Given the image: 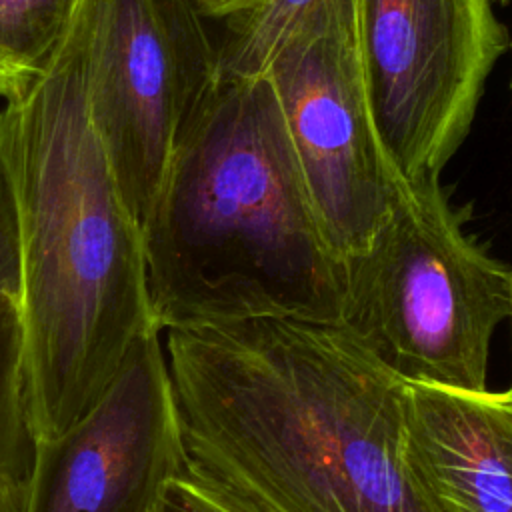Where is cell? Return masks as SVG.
<instances>
[{"label": "cell", "instance_id": "obj_14", "mask_svg": "<svg viewBox=\"0 0 512 512\" xmlns=\"http://www.w3.org/2000/svg\"><path fill=\"white\" fill-rule=\"evenodd\" d=\"M152 512H248L182 462Z\"/></svg>", "mask_w": 512, "mask_h": 512}, {"label": "cell", "instance_id": "obj_8", "mask_svg": "<svg viewBox=\"0 0 512 512\" xmlns=\"http://www.w3.org/2000/svg\"><path fill=\"white\" fill-rule=\"evenodd\" d=\"M182 462L162 332L152 326L90 410L36 442L26 512H152Z\"/></svg>", "mask_w": 512, "mask_h": 512}, {"label": "cell", "instance_id": "obj_4", "mask_svg": "<svg viewBox=\"0 0 512 512\" xmlns=\"http://www.w3.org/2000/svg\"><path fill=\"white\" fill-rule=\"evenodd\" d=\"M440 178L402 182L370 244L344 260L340 326L406 384L486 390L512 268L464 230Z\"/></svg>", "mask_w": 512, "mask_h": 512}, {"label": "cell", "instance_id": "obj_9", "mask_svg": "<svg viewBox=\"0 0 512 512\" xmlns=\"http://www.w3.org/2000/svg\"><path fill=\"white\" fill-rule=\"evenodd\" d=\"M408 458L448 512H512V388L406 384Z\"/></svg>", "mask_w": 512, "mask_h": 512}, {"label": "cell", "instance_id": "obj_15", "mask_svg": "<svg viewBox=\"0 0 512 512\" xmlns=\"http://www.w3.org/2000/svg\"><path fill=\"white\" fill-rule=\"evenodd\" d=\"M260 0H196L198 8L206 18L226 20L230 16H236L240 12H246L254 8Z\"/></svg>", "mask_w": 512, "mask_h": 512}, {"label": "cell", "instance_id": "obj_6", "mask_svg": "<svg viewBox=\"0 0 512 512\" xmlns=\"http://www.w3.org/2000/svg\"><path fill=\"white\" fill-rule=\"evenodd\" d=\"M494 0H360L372 116L402 182L440 178L508 48Z\"/></svg>", "mask_w": 512, "mask_h": 512}, {"label": "cell", "instance_id": "obj_1", "mask_svg": "<svg viewBox=\"0 0 512 512\" xmlns=\"http://www.w3.org/2000/svg\"><path fill=\"white\" fill-rule=\"evenodd\" d=\"M160 332L184 466L248 512H448L408 458L406 382L340 324Z\"/></svg>", "mask_w": 512, "mask_h": 512}, {"label": "cell", "instance_id": "obj_18", "mask_svg": "<svg viewBox=\"0 0 512 512\" xmlns=\"http://www.w3.org/2000/svg\"><path fill=\"white\" fill-rule=\"evenodd\" d=\"M510 318H512V316H510ZM510 388H512V386H510Z\"/></svg>", "mask_w": 512, "mask_h": 512}, {"label": "cell", "instance_id": "obj_10", "mask_svg": "<svg viewBox=\"0 0 512 512\" xmlns=\"http://www.w3.org/2000/svg\"><path fill=\"white\" fill-rule=\"evenodd\" d=\"M80 0H0V100L24 96L48 70Z\"/></svg>", "mask_w": 512, "mask_h": 512}, {"label": "cell", "instance_id": "obj_13", "mask_svg": "<svg viewBox=\"0 0 512 512\" xmlns=\"http://www.w3.org/2000/svg\"><path fill=\"white\" fill-rule=\"evenodd\" d=\"M22 250L20 220L12 180L0 154V298L20 302Z\"/></svg>", "mask_w": 512, "mask_h": 512}, {"label": "cell", "instance_id": "obj_7", "mask_svg": "<svg viewBox=\"0 0 512 512\" xmlns=\"http://www.w3.org/2000/svg\"><path fill=\"white\" fill-rule=\"evenodd\" d=\"M218 80V42L196 0H106L92 114L140 228Z\"/></svg>", "mask_w": 512, "mask_h": 512}, {"label": "cell", "instance_id": "obj_16", "mask_svg": "<svg viewBox=\"0 0 512 512\" xmlns=\"http://www.w3.org/2000/svg\"><path fill=\"white\" fill-rule=\"evenodd\" d=\"M0 512H26V488L0 486Z\"/></svg>", "mask_w": 512, "mask_h": 512}, {"label": "cell", "instance_id": "obj_11", "mask_svg": "<svg viewBox=\"0 0 512 512\" xmlns=\"http://www.w3.org/2000/svg\"><path fill=\"white\" fill-rule=\"evenodd\" d=\"M20 306L0 298V486L28 488L34 466Z\"/></svg>", "mask_w": 512, "mask_h": 512}, {"label": "cell", "instance_id": "obj_5", "mask_svg": "<svg viewBox=\"0 0 512 512\" xmlns=\"http://www.w3.org/2000/svg\"><path fill=\"white\" fill-rule=\"evenodd\" d=\"M264 74L276 90L316 222L344 262L370 244L400 186L372 116L360 0H326L306 14Z\"/></svg>", "mask_w": 512, "mask_h": 512}, {"label": "cell", "instance_id": "obj_12", "mask_svg": "<svg viewBox=\"0 0 512 512\" xmlns=\"http://www.w3.org/2000/svg\"><path fill=\"white\" fill-rule=\"evenodd\" d=\"M326 0H260L230 16L218 40V68L226 78L262 76L290 30Z\"/></svg>", "mask_w": 512, "mask_h": 512}, {"label": "cell", "instance_id": "obj_2", "mask_svg": "<svg viewBox=\"0 0 512 512\" xmlns=\"http://www.w3.org/2000/svg\"><path fill=\"white\" fill-rule=\"evenodd\" d=\"M104 8L106 0H80L44 76L0 112V154L20 220L18 306L36 442L90 410L138 334L156 326L142 228L92 114Z\"/></svg>", "mask_w": 512, "mask_h": 512}, {"label": "cell", "instance_id": "obj_3", "mask_svg": "<svg viewBox=\"0 0 512 512\" xmlns=\"http://www.w3.org/2000/svg\"><path fill=\"white\" fill-rule=\"evenodd\" d=\"M160 330L340 324L344 262L316 222L268 74L220 76L142 226Z\"/></svg>", "mask_w": 512, "mask_h": 512}, {"label": "cell", "instance_id": "obj_17", "mask_svg": "<svg viewBox=\"0 0 512 512\" xmlns=\"http://www.w3.org/2000/svg\"><path fill=\"white\" fill-rule=\"evenodd\" d=\"M500 2H508V0H500Z\"/></svg>", "mask_w": 512, "mask_h": 512}]
</instances>
